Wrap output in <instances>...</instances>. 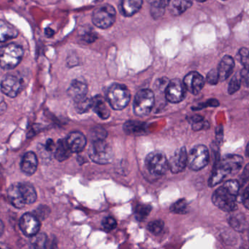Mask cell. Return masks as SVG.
<instances>
[{"label": "cell", "mask_w": 249, "mask_h": 249, "mask_svg": "<svg viewBox=\"0 0 249 249\" xmlns=\"http://www.w3.org/2000/svg\"><path fill=\"white\" fill-rule=\"evenodd\" d=\"M89 157L97 164L111 163L114 160V151L105 139H97L92 142L89 149Z\"/></svg>", "instance_id": "1"}, {"label": "cell", "mask_w": 249, "mask_h": 249, "mask_svg": "<svg viewBox=\"0 0 249 249\" xmlns=\"http://www.w3.org/2000/svg\"><path fill=\"white\" fill-rule=\"evenodd\" d=\"M209 160V152L204 145H197L188 155V165L193 171H200L207 165Z\"/></svg>", "instance_id": "8"}, {"label": "cell", "mask_w": 249, "mask_h": 249, "mask_svg": "<svg viewBox=\"0 0 249 249\" xmlns=\"http://www.w3.org/2000/svg\"><path fill=\"white\" fill-rule=\"evenodd\" d=\"M96 39V35L95 32L92 31H86L81 35V39L83 42L86 43H91V42H95Z\"/></svg>", "instance_id": "40"}, {"label": "cell", "mask_w": 249, "mask_h": 249, "mask_svg": "<svg viewBox=\"0 0 249 249\" xmlns=\"http://www.w3.org/2000/svg\"><path fill=\"white\" fill-rule=\"evenodd\" d=\"M152 209V206L149 205H138L134 209L135 219L139 222H143L149 216Z\"/></svg>", "instance_id": "30"}, {"label": "cell", "mask_w": 249, "mask_h": 249, "mask_svg": "<svg viewBox=\"0 0 249 249\" xmlns=\"http://www.w3.org/2000/svg\"><path fill=\"white\" fill-rule=\"evenodd\" d=\"M53 142H53L52 140H51V139H50V140H48V142H47V143H46L47 150H48V151L54 150V143H53Z\"/></svg>", "instance_id": "45"}, {"label": "cell", "mask_w": 249, "mask_h": 249, "mask_svg": "<svg viewBox=\"0 0 249 249\" xmlns=\"http://www.w3.org/2000/svg\"><path fill=\"white\" fill-rule=\"evenodd\" d=\"M229 224L235 231L243 232L248 228V222L242 213L231 215L229 218Z\"/></svg>", "instance_id": "26"}, {"label": "cell", "mask_w": 249, "mask_h": 249, "mask_svg": "<svg viewBox=\"0 0 249 249\" xmlns=\"http://www.w3.org/2000/svg\"><path fill=\"white\" fill-rule=\"evenodd\" d=\"M241 83H242V80H241V75L234 76L230 82L229 87H228V92L230 94H234L236 93L241 88Z\"/></svg>", "instance_id": "35"}, {"label": "cell", "mask_w": 249, "mask_h": 249, "mask_svg": "<svg viewBox=\"0 0 249 249\" xmlns=\"http://www.w3.org/2000/svg\"><path fill=\"white\" fill-rule=\"evenodd\" d=\"M23 55V50L20 45L11 43L2 47L0 55V64L4 70H13L19 65Z\"/></svg>", "instance_id": "3"}, {"label": "cell", "mask_w": 249, "mask_h": 249, "mask_svg": "<svg viewBox=\"0 0 249 249\" xmlns=\"http://www.w3.org/2000/svg\"><path fill=\"white\" fill-rule=\"evenodd\" d=\"M223 186L225 188L228 189L230 192H231L232 194L235 195V196H238L240 189H241V184L236 180H229V181H226L223 184Z\"/></svg>", "instance_id": "36"}, {"label": "cell", "mask_w": 249, "mask_h": 249, "mask_svg": "<svg viewBox=\"0 0 249 249\" xmlns=\"http://www.w3.org/2000/svg\"><path fill=\"white\" fill-rule=\"evenodd\" d=\"M7 197L10 203L17 209H23L26 206V202L23 199V195L20 191L19 183L12 184L7 190Z\"/></svg>", "instance_id": "16"}, {"label": "cell", "mask_w": 249, "mask_h": 249, "mask_svg": "<svg viewBox=\"0 0 249 249\" xmlns=\"http://www.w3.org/2000/svg\"><path fill=\"white\" fill-rule=\"evenodd\" d=\"M146 166L153 175L162 176L169 168V161L165 154L161 152H151L146 159Z\"/></svg>", "instance_id": "7"}, {"label": "cell", "mask_w": 249, "mask_h": 249, "mask_svg": "<svg viewBox=\"0 0 249 249\" xmlns=\"http://www.w3.org/2000/svg\"><path fill=\"white\" fill-rule=\"evenodd\" d=\"M238 58L244 67H249V51L247 48H241L238 52Z\"/></svg>", "instance_id": "38"}, {"label": "cell", "mask_w": 249, "mask_h": 249, "mask_svg": "<svg viewBox=\"0 0 249 249\" xmlns=\"http://www.w3.org/2000/svg\"><path fill=\"white\" fill-rule=\"evenodd\" d=\"M151 4V13L154 18L162 17L165 13V8L169 5L171 0H147Z\"/></svg>", "instance_id": "23"}, {"label": "cell", "mask_w": 249, "mask_h": 249, "mask_svg": "<svg viewBox=\"0 0 249 249\" xmlns=\"http://www.w3.org/2000/svg\"><path fill=\"white\" fill-rule=\"evenodd\" d=\"M54 32L52 30V29H50V28H48V29H46V30H45V35H46L48 37H51V36H52L53 35H54Z\"/></svg>", "instance_id": "47"}, {"label": "cell", "mask_w": 249, "mask_h": 249, "mask_svg": "<svg viewBox=\"0 0 249 249\" xmlns=\"http://www.w3.org/2000/svg\"><path fill=\"white\" fill-rule=\"evenodd\" d=\"M93 108L98 116L102 120H106L111 116V111L103 98L96 96L93 99Z\"/></svg>", "instance_id": "21"}, {"label": "cell", "mask_w": 249, "mask_h": 249, "mask_svg": "<svg viewBox=\"0 0 249 249\" xmlns=\"http://www.w3.org/2000/svg\"><path fill=\"white\" fill-rule=\"evenodd\" d=\"M47 235L45 233H38L32 237L29 249H45L47 246Z\"/></svg>", "instance_id": "29"}, {"label": "cell", "mask_w": 249, "mask_h": 249, "mask_svg": "<svg viewBox=\"0 0 249 249\" xmlns=\"http://www.w3.org/2000/svg\"><path fill=\"white\" fill-rule=\"evenodd\" d=\"M71 149L69 147L67 140L61 139L58 141L56 146L55 158L59 162L66 160L70 158L72 153Z\"/></svg>", "instance_id": "25"}, {"label": "cell", "mask_w": 249, "mask_h": 249, "mask_svg": "<svg viewBox=\"0 0 249 249\" xmlns=\"http://www.w3.org/2000/svg\"><path fill=\"white\" fill-rule=\"evenodd\" d=\"M237 197L222 185L213 193L212 201L221 210L232 212L237 209Z\"/></svg>", "instance_id": "5"}, {"label": "cell", "mask_w": 249, "mask_h": 249, "mask_svg": "<svg viewBox=\"0 0 249 249\" xmlns=\"http://www.w3.org/2000/svg\"><path fill=\"white\" fill-rule=\"evenodd\" d=\"M203 118L202 116H200V115H194V116L191 117L190 118V123L192 124H194V123L199 122V121H203Z\"/></svg>", "instance_id": "44"}, {"label": "cell", "mask_w": 249, "mask_h": 249, "mask_svg": "<svg viewBox=\"0 0 249 249\" xmlns=\"http://www.w3.org/2000/svg\"><path fill=\"white\" fill-rule=\"evenodd\" d=\"M192 5V0H171L170 11L174 16H180Z\"/></svg>", "instance_id": "22"}, {"label": "cell", "mask_w": 249, "mask_h": 249, "mask_svg": "<svg viewBox=\"0 0 249 249\" xmlns=\"http://www.w3.org/2000/svg\"><path fill=\"white\" fill-rule=\"evenodd\" d=\"M188 165V154L185 147L176 150L169 160V168L173 174L182 172Z\"/></svg>", "instance_id": "12"}, {"label": "cell", "mask_w": 249, "mask_h": 249, "mask_svg": "<svg viewBox=\"0 0 249 249\" xmlns=\"http://www.w3.org/2000/svg\"><path fill=\"white\" fill-rule=\"evenodd\" d=\"M249 179V164H247L244 168V171H243L242 175L241 177V183L243 184L247 183Z\"/></svg>", "instance_id": "43"}, {"label": "cell", "mask_w": 249, "mask_h": 249, "mask_svg": "<svg viewBox=\"0 0 249 249\" xmlns=\"http://www.w3.org/2000/svg\"><path fill=\"white\" fill-rule=\"evenodd\" d=\"M0 35L1 42H4L16 38L19 35V32L10 23L1 20L0 23Z\"/></svg>", "instance_id": "24"}, {"label": "cell", "mask_w": 249, "mask_h": 249, "mask_svg": "<svg viewBox=\"0 0 249 249\" xmlns=\"http://www.w3.org/2000/svg\"><path fill=\"white\" fill-rule=\"evenodd\" d=\"M130 92L124 85L114 84L108 89L107 100L115 110H121L128 105L130 101Z\"/></svg>", "instance_id": "2"}, {"label": "cell", "mask_w": 249, "mask_h": 249, "mask_svg": "<svg viewBox=\"0 0 249 249\" xmlns=\"http://www.w3.org/2000/svg\"><path fill=\"white\" fill-rule=\"evenodd\" d=\"M184 86L186 90L192 94H197L201 91L205 86V80L203 76L197 71H192L184 77Z\"/></svg>", "instance_id": "13"}, {"label": "cell", "mask_w": 249, "mask_h": 249, "mask_svg": "<svg viewBox=\"0 0 249 249\" xmlns=\"http://www.w3.org/2000/svg\"><path fill=\"white\" fill-rule=\"evenodd\" d=\"M153 92L149 89L140 90L136 95L134 102V112L139 117L146 116L150 113L154 105Z\"/></svg>", "instance_id": "6"}, {"label": "cell", "mask_w": 249, "mask_h": 249, "mask_svg": "<svg viewBox=\"0 0 249 249\" xmlns=\"http://www.w3.org/2000/svg\"><path fill=\"white\" fill-rule=\"evenodd\" d=\"M235 67V61L230 55H225L219 63L218 72H219V80L225 81L230 75Z\"/></svg>", "instance_id": "20"}, {"label": "cell", "mask_w": 249, "mask_h": 249, "mask_svg": "<svg viewBox=\"0 0 249 249\" xmlns=\"http://www.w3.org/2000/svg\"><path fill=\"white\" fill-rule=\"evenodd\" d=\"M242 202L243 203H244V206L249 210V196L244 198V200H242Z\"/></svg>", "instance_id": "48"}, {"label": "cell", "mask_w": 249, "mask_h": 249, "mask_svg": "<svg viewBox=\"0 0 249 249\" xmlns=\"http://www.w3.org/2000/svg\"><path fill=\"white\" fill-rule=\"evenodd\" d=\"M19 228L26 236L32 238L39 233L40 222L35 215L26 213L20 218Z\"/></svg>", "instance_id": "9"}, {"label": "cell", "mask_w": 249, "mask_h": 249, "mask_svg": "<svg viewBox=\"0 0 249 249\" xmlns=\"http://www.w3.org/2000/svg\"><path fill=\"white\" fill-rule=\"evenodd\" d=\"M93 107V99L84 97L76 101V109L79 113H84Z\"/></svg>", "instance_id": "31"}, {"label": "cell", "mask_w": 249, "mask_h": 249, "mask_svg": "<svg viewBox=\"0 0 249 249\" xmlns=\"http://www.w3.org/2000/svg\"><path fill=\"white\" fill-rule=\"evenodd\" d=\"M219 164L230 174H235L242 168L244 159L239 155H229L225 156Z\"/></svg>", "instance_id": "14"}, {"label": "cell", "mask_w": 249, "mask_h": 249, "mask_svg": "<svg viewBox=\"0 0 249 249\" xmlns=\"http://www.w3.org/2000/svg\"><path fill=\"white\" fill-rule=\"evenodd\" d=\"M171 211L172 213L185 214L189 212L188 203L185 199L178 200L171 206Z\"/></svg>", "instance_id": "33"}, {"label": "cell", "mask_w": 249, "mask_h": 249, "mask_svg": "<svg viewBox=\"0 0 249 249\" xmlns=\"http://www.w3.org/2000/svg\"><path fill=\"white\" fill-rule=\"evenodd\" d=\"M246 153H247V157L249 158V143L247 144V149H246Z\"/></svg>", "instance_id": "49"}, {"label": "cell", "mask_w": 249, "mask_h": 249, "mask_svg": "<svg viewBox=\"0 0 249 249\" xmlns=\"http://www.w3.org/2000/svg\"><path fill=\"white\" fill-rule=\"evenodd\" d=\"M66 140L68 143L69 147L73 152L78 153V152H82L86 147V137L80 132H72L68 135Z\"/></svg>", "instance_id": "15"}, {"label": "cell", "mask_w": 249, "mask_h": 249, "mask_svg": "<svg viewBox=\"0 0 249 249\" xmlns=\"http://www.w3.org/2000/svg\"><path fill=\"white\" fill-rule=\"evenodd\" d=\"M196 1H199V2H205V1H207V0H196Z\"/></svg>", "instance_id": "51"}, {"label": "cell", "mask_w": 249, "mask_h": 249, "mask_svg": "<svg viewBox=\"0 0 249 249\" xmlns=\"http://www.w3.org/2000/svg\"><path fill=\"white\" fill-rule=\"evenodd\" d=\"M185 86L178 79L171 80L166 88V99L171 103H179L185 96Z\"/></svg>", "instance_id": "10"}, {"label": "cell", "mask_w": 249, "mask_h": 249, "mask_svg": "<svg viewBox=\"0 0 249 249\" xmlns=\"http://www.w3.org/2000/svg\"><path fill=\"white\" fill-rule=\"evenodd\" d=\"M249 185L246 187L245 190H244V193H242L241 196V200H244L246 197H249Z\"/></svg>", "instance_id": "46"}, {"label": "cell", "mask_w": 249, "mask_h": 249, "mask_svg": "<svg viewBox=\"0 0 249 249\" xmlns=\"http://www.w3.org/2000/svg\"><path fill=\"white\" fill-rule=\"evenodd\" d=\"M1 249H9L8 247H6V246H4V244H1Z\"/></svg>", "instance_id": "50"}, {"label": "cell", "mask_w": 249, "mask_h": 249, "mask_svg": "<svg viewBox=\"0 0 249 249\" xmlns=\"http://www.w3.org/2000/svg\"><path fill=\"white\" fill-rule=\"evenodd\" d=\"M19 186L26 204L35 203L37 200V193L33 186L29 183H19Z\"/></svg>", "instance_id": "27"}, {"label": "cell", "mask_w": 249, "mask_h": 249, "mask_svg": "<svg viewBox=\"0 0 249 249\" xmlns=\"http://www.w3.org/2000/svg\"><path fill=\"white\" fill-rule=\"evenodd\" d=\"M165 223L162 220H154L148 225V230L153 235H158L163 231Z\"/></svg>", "instance_id": "34"}, {"label": "cell", "mask_w": 249, "mask_h": 249, "mask_svg": "<svg viewBox=\"0 0 249 249\" xmlns=\"http://www.w3.org/2000/svg\"><path fill=\"white\" fill-rule=\"evenodd\" d=\"M88 92V86L84 82L80 80H75L72 82L67 93L75 101L86 97Z\"/></svg>", "instance_id": "18"}, {"label": "cell", "mask_w": 249, "mask_h": 249, "mask_svg": "<svg viewBox=\"0 0 249 249\" xmlns=\"http://www.w3.org/2000/svg\"><path fill=\"white\" fill-rule=\"evenodd\" d=\"M102 226L105 231L110 232V231H113V230L116 228V220H115L114 217H112V216H108V217H105V219L102 220Z\"/></svg>", "instance_id": "37"}, {"label": "cell", "mask_w": 249, "mask_h": 249, "mask_svg": "<svg viewBox=\"0 0 249 249\" xmlns=\"http://www.w3.org/2000/svg\"><path fill=\"white\" fill-rule=\"evenodd\" d=\"M1 91L9 97H16L22 89V80L17 76L8 74L1 80Z\"/></svg>", "instance_id": "11"}, {"label": "cell", "mask_w": 249, "mask_h": 249, "mask_svg": "<svg viewBox=\"0 0 249 249\" xmlns=\"http://www.w3.org/2000/svg\"><path fill=\"white\" fill-rule=\"evenodd\" d=\"M229 173L223 167L221 166L219 164L215 166L213 173L209 178V184L211 187H215V186L222 182L227 176L229 175Z\"/></svg>", "instance_id": "28"}, {"label": "cell", "mask_w": 249, "mask_h": 249, "mask_svg": "<svg viewBox=\"0 0 249 249\" xmlns=\"http://www.w3.org/2000/svg\"><path fill=\"white\" fill-rule=\"evenodd\" d=\"M116 20V11L111 4H104L94 11L92 22L96 27L105 29L111 27Z\"/></svg>", "instance_id": "4"}, {"label": "cell", "mask_w": 249, "mask_h": 249, "mask_svg": "<svg viewBox=\"0 0 249 249\" xmlns=\"http://www.w3.org/2000/svg\"><path fill=\"white\" fill-rule=\"evenodd\" d=\"M143 2V0H120V12L125 17H131L140 10Z\"/></svg>", "instance_id": "17"}, {"label": "cell", "mask_w": 249, "mask_h": 249, "mask_svg": "<svg viewBox=\"0 0 249 249\" xmlns=\"http://www.w3.org/2000/svg\"><path fill=\"white\" fill-rule=\"evenodd\" d=\"M219 76L218 70H212L207 74V82L211 85H216L219 82Z\"/></svg>", "instance_id": "39"}, {"label": "cell", "mask_w": 249, "mask_h": 249, "mask_svg": "<svg viewBox=\"0 0 249 249\" xmlns=\"http://www.w3.org/2000/svg\"><path fill=\"white\" fill-rule=\"evenodd\" d=\"M192 124V129L194 131H199V130H203V129H206L209 126V124L204 120L203 121H199V122L194 123Z\"/></svg>", "instance_id": "42"}, {"label": "cell", "mask_w": 249, "mask_h": 249, "mask_svg": "<svg viewBox=\"0 0 249 249\" xmlns=\"http://www.w3.org/2000/svg\"><path fill=\"white\" fill-rule=\"evenodd\" d=\"M124 128V130L128 134H139V133H141V132L144 130V124L140 122L130 121V122L127 123L125 124Z\"/></svg>", "instance_id": "32"}, {"label": "cell", "mask_w": 249, "mask_h": 249, "mask_svg": "<svg viewBox=\"0 0 249 249\" xmlns=\"http://www.w3.org/2000/svg\"><path fill=\"white\" fill-rule=\"evenodd\" d=\"M241 80L242 83L247 87H249V67H244L241 73Z\"/></svg>", "instance_id": "41"}, {"label": "cell", "mask_w": 249, "mask_h": 249, "mask_svg": "<svg viewBox=\"0 0 249 249\" xmlns=\"http://www.w3.org/2000/svg\"><path fill=\"white\" fill-rule=\"evenodd\" d=\"M38 165V160L34 152H29L25 154L22 158L20 168L22 171L26 175H32L37 171Z\"/></svg>", "instance_id": "19"}]
</instances>
